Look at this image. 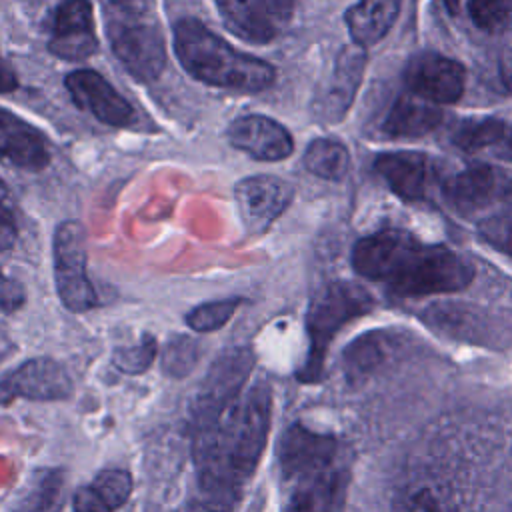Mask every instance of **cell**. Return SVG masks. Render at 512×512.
<instances>
[{"label": "cell", "instance_id": "1", "mask_svg": "<svg viewBox=\"0 0 512 512\" xmlns=\"http://www.w3.org/2000/svg\"><path fill=\"white\" fill-rule=\"evenodd\" d=\"M270 422L272 390L266 380H256L210 430L192 434V460L204 498L234 506L260 464Z\"/></svg>", "mask_w": 512, "mask_h": 512}, {"label": "cell", "instance_id": "2", "mask_svg": "<svg viewBox=\"0 0 512 512\" xmlns=\"http://www.w3.org/2000/svg\"><path fill=\"white\" fill-rule=\"evenodd\" d=\"M172 38L182 68L204 84L260 92L274 82V68L268 62L236 50L196 18L178 20Z\"/></svg>", "mask_w": 512, "mask_h": 512}, {"label": "cell", "instance_id": "3", "mask_svg": "<svg viewBox=\"0 0 512 512\" xmlns=\"http://www.w3.org/2000/svg\"><path fill=\"white\" fill-rule=\"evenodd\" d=\"M110 48L142 82L156 80L166 64V46L148 0H102Z\"/></svg>", "mask_w": 512, "mask_h": 512}, {"label": "cell", "instance_id": "4", "mask_svg": "<svg viewBox=\"0 0 512 512\" xmlns=\"http://www.w3.org/2000/svg\"><path fill=\"white\" fill-rule=\"evenodd\" d=\"M372 308L370 294L350 282L328 284L322 292L314 296L306 314L308 330V354L300 366L296 378L300 382L312 384L320 380L324 358L334 334L352 318L368 312Z\"/></svg>", "mask_w": 512, "mask_h": 512}, {"label": "cell", "instance_id": "5", "mask_svg": "<svg viewBox=\"0 0 512 512\" xmlns=\"http://www.w3.org/2000/svg\"><path fill=\"white\" fill-rule=\"evenodd\" d=\"M254 362L248 346H234L210 364L190 406V436L210 430L232 408L248 388Z\"/></svg>", "mask_w": 512, "mask_h": 512}, {"label": "cell", "instance_id": "6", "mask_svg": "<svg viewBox=\"0 0 512 512\" xmlns=\"http://www.w3.org/2000/svg\"><path fill=\"white\" fill-rule=\"evenodd\" d=\"M472 276V264L460 254L444 246L418 244L388 286L400 296H424L462 290Z\"/></svg>", "mask_w": 512, "mask_h": 512}, {"label": "cell", "instance_id": "7", "mask_svg": "<svg viewBox=\"0 0 512 512\" xmlns=\"http://www.w3.org/2000/svg\"><path fill=\"white\" fill-rule=\"evenodd\" d=\"M54 282L62 306L70 312H88L98 296L86 274V234L80 222L66 220L54 232Z\"/></svg>", "mask_w": 512, "mask_h": 512}, {"label": "cell", "instance_id": "8", "mask_svg": "<svg viewBox=\"0 0 512 512\" xmlns=\"http://www.w3.org/2000/svg\"><path fill=\"white\" fill-rule=\"evenodd\" d=\"M74 394V382L66 368L48 356L30 358L0 380V406L16 398L32 402L68 400Z\"/></svg>", "mask_w": 512, "mask_h": 512}, {"label": "cell", "instance_id": "9", "mask_svg": "<svg viewBox=\"0 0 512 512\" xmlns=\"http://www.w3.org/2000/svg\"><path fill=\"white\" fill-rule=\"evenodd\" d=\"M216 4L226 28L254 44L274 40L294 12V0H216Z\"/></svg>", "mask_w": 512, "mask_h": 512}, {"label": "cell", "instance_id": "10", "mask_svg": "<svg viewBox=\"0 0 512 512\" xmlns=\"http://www.w3.org/2000/svg\"><path fill=\"white\" fill-rule=\"evenodd\" d=\"M286 512H340L346 486H348V470L338 460L314 466L292 480Z\"/></svg>", "mask_w": 512, "mask_h": 512}, {"label": "cell", "instance_id": "11", "mask_svg": "<svg viewBox=\"0 0 512 512\" xmlns=\"http://www.w3.org/2000/svg\"><path fill=\"white\" fill-rule=\"evenodd\" d=\"M292 194V186L276 176L260 174L240 180L234 186V200L244 228L252 234L268 230L288 208Z\"/></svg>", "mask_w": 512, "mask_h": 512}, {"label": "cell", "instance_id": "12", "mask_svg": "<svg viewBox=\"0 0 512 512\" xmlns=\"http://www.w3.org/2000/svg\"><path fill=\"white\" fill-rule=\"evenodd\" d=\"M446 198L462 214H474L512 202V174L492 166H470L454 174L444 186Z\"/></svg>", "mask_w": 512, "mask_h": 512}, {"label": "cell", "instance_id": "13", "mask_svg": "<svg viewBox=\"0 0 512 512\" xmlns=\"http://www.w3.org/2000/svg\"><path fill=\"white\" fill-rule=\"evenodd\" d=\"M420 242L400 230H384L362 238L352 250L354 270L370 280L392 282Z\"/></svg>", "mask_w": 512, "mask_h": 512}, {"label": "cell", "instance_id": "14", "mask_svg": "<svg viewBox=\"0 0 512 512\" xmlns=\"http://www.w3.org/2000/svg\"><path fill=\"white\" fill-rule=\"evenodd\" d=\"M406 84L414 96L432 104H448L464 92V68L440 54L414 56L404 72Z\"/></svg>", "mask_w": 512, "mask_h": 512}, {"label": "cell", "instance_id": "15", "mask_svg": "<svg viewBox=\"0 0 512 512\" xmlns=\"http://www.w3.org/2000/svg\"><path fill=\"white\" fill-rule=\"evenodd\" d=\"M96 48L90 0H64L54 14L48 50L64 60H82L92 56Z\"/></svg>", "mask_w": 512, "mask_h": 512}, {"label": "cell", "instance_id": "16", "mask_svg": "<svg viewBox=\"0 0 512 512\" xmlns=\"http://www.w3.org/2000/svg\"><path fill=\"white\" fill-rule=\"evenodd\" d=\"M340 458L338 440L330 434H320L296 422L288 426L278 442V468L288 482L294 476Z\"/></svg>", "mask_w": 512, "mask_h": 512}, {"label": "cell", "instance_id": "17", "mask_svg": "<svg viewBox=\"0 0 512 512\" xmlns=\"http://www.w3.org/2000/svg\"><path fill=\"white\" fill-rule=\"evenodd\" d=\"M72 100L94 118L110 126H126L134 118V110L114 86L94 70H74L64 80Z\"/></svg>", "mask_w": 512, "mask_h": 512}, {"label": "cell", "instance_id": "18", "mask_svg": "<svg viewBox=\"0 0 512 512\" xmlns=\"http://www.w3.org/2000/svg\"><path fill=\"white\" fill-rule=\"evenodd\" d=\"M228 140L234 148L264 162L284 160L294 150L290 132L262 114H248L234 120L228 128Z\"/></svg>", "mask_w": 512, "mask_h": 512}, {"label": "cell", "instance_id": "19", "mask_svg": "<svg viewBox=\"0 0 512 512\" xmlns=\"http://www.w3.org/2000/svg\"><path fill=\"white\" fill-rule=\"evenodd\" d=\"M0 158L18 168L40 170L48 164V150L36 128L0 110Z\"/></svg>", "mask_w": 512, "mask_h": 512}, {"label": "cell", "instance_id": "20", "mask_svg": "<svg viewBox=\"0 0 512 512\" xmlns=\"http://www.w3.org/2000/svg\"><path fill=\"white\" fill-rule=\"evenodd\" d=\"M378 174L406 200H420L434 182V170L426 156L418 152H392L376 160Z\"/></svg>", "mask_w": 512, "mask_h": 512}, {"label": "cell", "instance_id": "21", "mask_svg": "<svg viewBox=\"0 0 512 512\" xmlns=\"http://www.w3.org/2000/svg\"><path fill=\"white\" fill-rule=\"evenodd\" d=\"M134 488V480L124 468H104L90 484H84L72 494L74 512H116L122 508Z\"/></svg>", "mask_w": 512, "mask_h": 512}, {"label": "cell", "instance_id": "22", "mask_svg": "<svg viewBox=\"0 0 512 512\" xmlns=\"http://www.w3.org/2000/svg\"><path fill=\"white\" fill-rule=\"evenodd\" d=\"M66 472L62 468H36L24 488L10 502L12 512H60L64 506Z\"/></svg>", "mask_w": 512, "mask_h": 512}, {"label": "cell", "instance_id": "23", "mask_svg": "<svg viewBox=\"0 0 512 512\" xmlns=\"http://www.w3.org/2000/svg\"><path fill=\"white\" fill-rule=\"evenodd\" d=\"M400 0H358L346 12L348 32L356 46L376 44L394 24Z\"/></svg>", "mask_w": 512, "mask_h": 512}, {"label": "cell", "instance_id": "24", "mask_svg": "<svg viewBox=\"0 0 512 512\" xmlns=\"http://www.w3.org/2000/svg\"><path fill=\"white\" fill-rule=\"evenodd\" d=\"M362 66H364V56L356 50H344L338 58V64L334 68V74L328 82V88L320 100V114L324 118H328L330 122H334L336 118H340L344 114V110L348 108L358 78L362 74Z\"/></svg>", "mask_w": 512, "mask_h": 512}, {"label": "cell", "instance_id": "25", "mask_svg": "<svg viewBox=\"0 0 512 512\" xmlns=\"http://www.w3.org/2000/svg\"><path fill=\"white\" fill-rule=\"evenodd\" d=\"M440 118L442 114L436 104L418 96H404L392 106L384 130L394 136H420L436 128Z\"/></svg>", "mask_w": 512, "mask_h": 512}, {"label": "cell", "instance_id": "26", "mask_svg": "<svg viewBox=\"0 0 512 512\" xmlns=\"http://www.w3.org/2000/svg\"><path fill=\"white\" fill-rule=\"evenodd\" d=\"M304 164L308 172L326 178V180H338L348 172L350 156L348 150L330 138H318L314 140L306 152H304Z\"/></svg>", "mask_w": 512, "mask_h": 512}, {"label": "cell", "instance_id": "27", "mask_svg": "<svg viewBox=\"0 0 512 512\" xmlns=\"http://www.w3.org/2000/svg\"><path fill=\"white\" fill-rule=\"evenodd\" d=\"M200 344L196 338L190 336H174L166 342L162 356H160V368L162 374L174 380L186 378L194 372L200 360Z\"/></svg>", "mask_w": 512, "mask_h": 512}, {"label": "cell", "instance_id": "28", "mask_svg": "<svg viewBox=\"0 0 512 512\" xmlns=\"http://www.w3.org/2000/svg\"><path fill=\"white\" fill-rule=\"evenodd\" d=\"M240 304H244V298H224V300L204 302L194 306L184 316V320L188 328H192L194 332H200V334L214 332V330H220L234 316Z\"/></svg>", "mask_w": 512, "mask_h": 512}, {"label": "cell", "instance_id": "29", "mask_svg": "<svg viewBox=\"0 0 512 512\" xmlns=\"http://www.w3.org/2000/svg\"><path fill=\"white\" fill-rule=\"evenodd\" d=\"M506 134V126L502 120L498 118H484V120H470L464 122L454 140L460 148L466 150H478V148H486L492 146L496 142H500Z\"/></svg>", "mask_w": 512, "mask_h": 512}, {"label": "cell", "instance_id": "30", "mask_svg": "<svg viewBox=\"0 0 512 512\" xmlns=\"http://www.w3.org/2000/svg\"><path fill=\"white\" fill-rule=\"evenodd\" d=\"M468 12L482 30L504 32L512 28V0H468Z\"/></svg>", "mask_w": 512, "mask_h": 512}, {"label": "cell", "instance_id": "31", "mask_svg": "<svg viewBox=\"0 0 512 512\" xmlns=\"http://www.w3.org/2000/svg\"><path fill=\"white\" fill-rule=\"evenodd\" d=\"M156 358V338L146 334L134 346H120L112 354V364L124 374H144Z\"/></svg>", "mask_w": 512, "mask_h": 512}, {"label": "cell", "instance_id": "32", "mask_svg": "<svg viewBox=\"0 0 512 512\" xmlns=\"http://www.w3.org/2000/svg\"><path fill=\"white\" fill-rule=\"evenodd\" d=\"M480 232L492 246L512 254V204L508 202L502 210L490 214L482 222Z\"/></svg>", "mask_w": 512, "mask_h": 512}, {"label": "cell", "instance_id": "33", "mask_svg": "<svg viewBox=\"0 0 512 512\" xmlns=\"http://www.w3.org/2000/svg\"><path fill=\"white\" fill-rule=\"evenodd\" d=\"M24 302H26L24 286L0 270V310L6 314L16 312L18 308H22Z\"/></svg>", "mask_w": 512, "mask_h": 512}, {"label": "cell", "instance_id": "34", "mask_svg": "<svg viewBox=\"0 0 512 512\" xmlns=\"http://www.w3.org/2000/svg\"><path fill=\"white\" fill-rule=\"evenodd\" d=\"M396 512H452V510H448V506L440 502L434 494H430L428 490H422L412 494L404 502H400Z\"/></svg>", "mask_w": 512, "mask_h": 512}, {"label": "cell", "instance_id": "35", "mask_svg": "<svg viewBox=\"0 0 512 512\" xmlns=\"http://www.w3.org/2000/svg\"><path fill=\"white\" fill-rule=\"evenodd\" d=\"M18 236L16 222L12 212L8 210L6 202H0V250H8L14 246Z\"/></svg>", "mask_w": 512, "mask_h": 512}, {"label": "cell", "instance_id": "36", "mask_svg": "<svg viewBox=\"0 0 512 512\" xmlns=\"http://www.w3.org/2000/svg\"><path fill=\"white\" fill-rule=\"evenodd\" d=\"M232 508L214 502L210 498H198V500H190L186 506V512H230Z\"/></svg>", "mask_w": 512, "mask_h": 512}, {"label": "cell", "instance_id": "37", "mask_svg": "<svg viewBox=\"0 0 512 512\" xmlns=\"http://www.w3.org/2000/svg\"><path fill=\"white\" fill-rule=\"evenodd\" d=\"M16 86H18V80H16L14 70H12L10 64L0 56V94L12 92V90H16Z\"/></svg>", "mask_w": 512, "mask_h": 512}, {"label": "cell", "instance_id": "38", "mask_svg": "<svg viewBox=\"0 0 512 512\" xmlns=\"http://www.w3.org/2000/svg\"><path fill=\"white\" fill-rule=\"evenodd\" d=\"M500 144H502V156L504 158H508V160H512V130H510V134H504V138L500 140Z\"/></svg>", "mask_w": 512, "mask_h": 512}, {"label": "cell", "instance_id": "39", "mask_svg": "<svg viewBox=\"0 0 512 512\" xmlns=\"http://www.w3.org/2000/svg\"><path fill=\"white\" fill-rule=\"evenodd\" d=\"M444 4H446V8H448L450 12H456L458 6H460V0H444Z\"/></svg>", "mask_w": 512, "mask_h": 512}, {"label": "cell", "instance_id": "40", "mask_svg": "<svg viewBox=\"0 0 512 512\" xmlns=\"http://www.w3.org/2000/svg\"><path fill=\"white\" fill-rule=\"evenodd\" d=\"M6 200H8V190H6L4 182L0 180V202H6Z\"/></svg>", "mask_w": 512, "mask_h": 512}]
</instances>
